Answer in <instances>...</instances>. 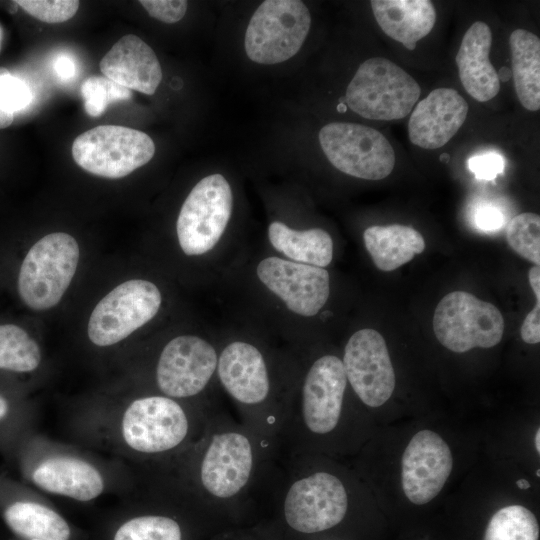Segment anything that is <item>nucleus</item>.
<instances>
[{
  "label": "nucleus",
  "instance_id": "40",
  "mask_svg": "<svg viewBox=\"0 0 540 540\" xmlns=\"http://www.w3.org/2000/svg\"><path fill=\"white\" fill-rule=\"evenodd\" d=\"M528 280L536 299H540V267L534 265L528 272Z\"/></svg>",
  "mask_w": 540,
  "mask_h": 540
},
{
  "label": "nucleus",
  "instance_id": "19",
  "mask_svg": "<svg viewBox=\"0 0 540 540\" xmlns=\"http://www.w3.org/2000/svg\"><path fill=\"white\" fill-rule=\"evenodd\" d=\"M453 468L449 445L436 432L420 430L401 458V484L406 498L416 505L432 501L446 484Z\"/></svg>",
  "mask_w": 540,
  "mask_h": 540
},
{
  "label": "nucleus",
  "instance_id": "41",
  "mask_svg": "<svg viewBox=\"0 0 540 540\" xmlns=\"http://www.w3.org/2000/svg\"><path fill=\"white\" fill-rule=\"evenodd\" d=\"M7 69L4 67H0V76L6 71ZM14 120V114L5 112L0 108V129H4L12 124Z\"/></svg>",
  "mask_w": 540,
  "mask_h": 540
},
{
  "label": "nucleus",
  "instance_id": "23",
  "mask_svg": "<svg viewBox=\"0 0 540 540\" xmlns=\"http://www.w3.org/2000/svg\"><path fill=\"white\" fill-rule=\"evenodd\" d=\"M491 43L489 26L476 21L464 34L455 57L464 89L480 102L491 100L500 89L498 73L489 60Z\"/></svg>",
  "mask_w": 540,
  "mask_h": 540
},
{
  "label": "nucleus",
  "instance_id": "4",
  "mask_svg": "<svg viewBox=\"0 0 540 540\" xmlns=\"http://www.w3.org/2000/svg\"><path fill=\"white\" fill-rule=\"evenodd\" d=\"M347 378L342 360L323 355L309 367L298 402L289 403L279 436L284 455H313L341 424Z\"/></svg>",
  "mask_w": 540,
  "mask_h": 540
},
{
  "label": "nucleus",
  "instance_id": "1",
  "mask_svg": "<svg viewBox=\"0 0 540 540\" xmlns=\"http://www.w3.org/2000/svg\"><path fill=\"white\" fill-rule=\"evenodd\" d=\"M210 412L203 405L147 392L92 398L66 413L65 424L74 444L147 472L188 450L202 435Z\"/></svg>",
  "mask_w": 540,
  "mask_h": 540
},
{
  "label": "nucleus",
  "instance_id": "46",
  "mask_svg": "<svg viewBox=\"0 0 540 540\" xmlns=\"http://www.w3.org/2000/svg\"><path fill=\"white\" fill-rule=\"evenodd\" d=\"M18 540H24V539H19V538H18ZM28 540H38V539H28Z\"/></svg>",
  "mask_w": 540,
  "mask_h": 540
},
{
  "label": "nucleus",
  "instance_id": "12",
  "mask_svg": "<svg viewBox=\"0 0 540 540\" xmlns=\"http://www.w3.org/2000/svg\"><path fill=\"white\" fill-rule=\"evenodd\" d=\"M433 331L445 348L464 353L473 348H491L503 337L504 319L492 303L466 291H453L438 303Z\"/></svg>",
  "mask_w": 540,
  "mask_h": 540
},
{
  "label": "nucleus",
  "instance_id": "38",
  "mask_svg": "<svg viewBox=\"0 0 540 540\" xmlns=\"http://www.w3.org/2000/svg\"><path fill=\"white\" fill-rule=\"evenodd\" d=\"M520 335L522 340L528 344L540 342V299H536L533 309L526 315Z\"/></svg>",
  "mask_w": 540,
  "mask_h": 540
},
{
  "label": "nucleus",
  "instance_id": "35",
  "mask_svg": "<svg viewBox=\"0 0 540 540\" xmlns=\"http://www.w3.org/2000/svg\"><path fill=\"white\" fill-rule=\"evenodd\" d=\"M472 225L485 233L501 230L507 224L504 206L492 200H478L471 206Z\"/></svg>",
  "mask_w": 540,
  "mask_h": 540
},
{
  "label": "nucleus",
  "instance_id": "26",
  "mask_svg": "<svg viewBox=\"0 0 540 540\" xmlns=\"http://www.w3.org/2000/svg\"><path fill=\"white\" fill-rule=\"evenodd\" d=\"M511 65L517 97L524 108H540V39L525 30H514L509 38Z\"/></svg>",
  "mask_w": 540,
  "mask_h": 540
},
{
  "label": "nucleus",
  "instance_id": "33",
  "mask_svg": "<svg viewBox=\"0 0 540 540\" xmlns=\"http://www.w3.org/2000/svg\"><path fill=\"white\" fill-rule=\"evenodd\" d=\"M34 18L46 23H61L71 19L79 8L75 0H17L14 1Z\"/></svg>",
  "mask_w": 540,
  "mask_h": 540
},
{
  "label": "nucleus",
  "instance_id": "2",
  "mask_svg": "<svg viewBox=\"0 0 540 540\" xmlns=\"http://www.w3.org/2000/svg\"><path fill=\"white\" fill-rule=\"evenodd\" d=\"M281 451L277 440L211 410L202 435L188 450L144 473L160 477L199 509L232 506L274 487Z\"/></svg>",
  "mask_w": 540,
  "mask_h": 540
},
{
  "label": "nucleus",
  "instance_id": "18",
  "mask_svg": "<svg viewBox=\"0 0 540 540\" xmlns=\"http://www.w3.org/2000/svg\"><path fill=\"white\" fill-rule=\"evenodd\" d=\"M347 382L368 407L385 404L395 389V372L383 336L373 329H361L348 340L343 354Z\"/></svg>",
  "mask_w": 540,
  "mask_h": 540
},
{
  "label": "nucleus",
  "instance_id": "25",
  "mask_svg": "<svg viewBox=\"0 0 540 540\" xmlns=\"http://www.w3.org/2000/svg\"><path fill=\"white\" fill-rule=\"evenodd\" d=\"M363 240L373 263L384 272L408 263L425 249L420 232L401 224L370 226L365 229Z\"/></svg>",
  "mask_w": 540,
  "mask_h": 540
},
{
  "label": "nucleus",
  "instance_id": "16",
  "mask_svg": "<svg viewBox=\"0 0 540 540\" xmlns=\"http://www.w3.org/2000/svg\"><path fill=\"white\" fill-rule=\"evenodd\" d=\"M232 212V191L221 174L201 179L186 197L176 224L186 255H202L218 243Z\"/></svg>",
  "mask_w": 540,
  "mask_h": 540
},
{
  "label": "nucleus",
  "instance_id": "8",
  "mask_svg": "<svg viewBox=\"0 0 540 540\" xmlns=\"http://www.w3.org/2000/svg\"><path fill=\"white\" fill-rule=\"evenodd\" d=\"M79 245L64 232L50 233L27 252L20 267L17 288L31 309L47 310L59 303L79 262Z\"/></svg>",
  "mask_w": 540,
  "mask_h": 540
},
{
  "label": "nucleus",
  "instance_id": "10",
  "mask_svg": "<svg viewBox=\"0 0 540 540\" xmlns=\"http://www.w3.org/2000/svg\"><path fill=\"white\" fill-rule=\"evenodd\" d=\"M311 26L308 8L298 0H266L253 13L245 33L248 58L273 65L293 57Z\"/></svg>",
  "mask_w": 540,
  "mask_h": 540
},
{
  "label": "nucleus",
  "instance_id": "43",
  "mask_svg": "<svg viewBox=\"0 0 540 540\" xmlns=\"http://www.w3.org/2000/svg\"><path fill=\"white\" fill-rule=\"evenodd\" d=\"M535 448L540 453V429L538 428L534 438Z\"/></svg>",
  "mask_w": 540,
  "mask_h": 540
},
{
  "label": "nucleus",
  "instance_id": "37",
  "mask_svg": "<svg viewBox=\"0 0 540 540\" xmlns=\"http://www.w3.org/2000/svg\"><path fill=\"white\" fill-rule=\"evenodd\" d=\"M140 4L151 17L168 24L181 20L188 7L185 0H141Z\"/></svg>",
  "mask_w": 540,
  "mask_h": 540
},
{
  "label": "nucleus",
  "instance_id": "30",
  "mask_svg": "<svg viewBox=\"0 0 540 540\" xmlns=\"http://www.w3.org/2000/svg\"><path fill=\"white\" fill-rule=\"evenodd\" d=\"M539 525L535 515L522 505H508L493 514L484 540H538Z\"/></svg>",
  "mask_w": 540,
  "mask_h": 540
},
{
  "label": "nucleus",
  "instance_id": "7",
  "mask_svg": "<svg viewBox=\"0 0 540 540\" xmlns=\"http://www.w3.org/2000/svg\"><path fill=\"white\" fill-rule=\"evenodd\" d=\"M216 374L236 403L240 422L279 442L286 412L274 400L270 372L262 352L248 342H231L218 355Z\"/></svg>",
  "mask_w": 540,
  "mask_h": 540
},
{
  "label": "nucleus",
  "instance_id": "20",
  "mask_svg": "<svg viewBox=\"0 0 540 540\" xmlns=\"http://www.w3.org/2000/svg\"><path fill=\"white\" fill-rule=\"evenodd\" d=\"M257 276L290 311L302 316L316 315L329 297V273L321 267L268 257L258 264Z\"/></svg>",
  "mask_w": 540,
  "mask_h": 540
},
{
  "label": "nucleus",
  "instance_id": "6",
  "mask_svg": "<svg viewBox=\"0 0 540 540\" xmlns=\"http://www.w3.org/2000/svg\"><path fill=\"white\" fill-rule=\"evenodd\" d=\"M192 508L198 507L163 479L140 474L135 491L105 522L100 540H187L184 513Z\"/></svg>",
  "mask_w": 540,
  "mask_h": 540
},
{
  "label": "nucleus",
  "instance_id": "27",
  "mask_svg": "<svg viewBox=\"0 0 540 540\" xmlns=\"http://www.w3.org/2000/svg\"><path fill=\"white\" fill-rule=\"evenodd\" d=\"M268 237L272 246L294 262L324 268L333 258V241L320 228L298 231L275 221L269 225Z\"/></svg>",
  "mask_w": 540,
  "mask_h": 540
},
{
  "label": "nucleus",
  "instance_id": "21",
  "mask_svg": "<svg viewBox=\"0 0 540 540\" xmlns=\"http://www.w3.org/2000/svg\"><path fill=\"white\" fill-rule=\"evenodd\" d=\"M468 103L454 89L437 88L419 101L408 122L410 141L424 149L444 146L463 125Z\"/></svg>",
  "mask_w": 540,
  "mask_h": 540
},
{
  "label": "nucleus",
  "instance_id": "36",
  "mask_svg": "<svg viewBox=\"0 0 540 540\" xmlns=\"http://www.w3.org/2000/svg\"><path fill=\"white\" fill-rule=\"evenodd\" d=\"M468 168L476 179L491 181L502 174L505 168L504 157L496 151H487L468 159Z\"/></svg>",
  "mask_w": 540,
  "mask_h": 540
},
{
  "label": "nucleus",
  "instance_id": "31",
  "mask_svg": "<svg viewBox=\"0 0 540 540\" xmlns=\"http://www.w3.org/2000/svg\"><path fill=\"white\" fill-rule=\"evenodd\" d=\"M506 239L509 246L521 257L535 265L540 264V217L524 212L506 224Z\"/></svg>",
  "mask_w": 540,
  "mask_h": 540
},
{
  "label": "nucleus",
  "instance_id": "14",
  "mask_svg": "<svg viewBox=\"0 0 540 540\" xmlns=\"http://www.w3.org/2000/svg\"><path fill=\"white\" fill-rule=\"evenodd\" d=\"M161 301L158 287L150 281L131 279L119 284L93 309L87 327L90 342L99 348L118 344L149 322Z\"/></svg>",
  "mask_w": 540,
  "mask_h": 540
},
{
  "label": "nucleus",
  "instance_id": "45",
  "mask_svg": "<svg viewBox=\"0 0 540 540\" xmlns=\"http://www.w3.org/2000/svg\"><path fill=\"white\" fill-rule=\"evenodd\" d=\"M540 470L538 469L537 472H536V475L539 477L540 476Z\"/></svg>",
  "mask_w": 540,
  "mask_h": 540
},
{
  "label": "nucleus",
  "instance_id": "22",
  "mask_svg": "<svg viewBox=\"0 0 540 540\" xmlns=\"http://www.w3.org/2000/svg\"><path fill=\"white\" fill-rule=\"evenodd\" d=\"M103 75L129 90L153 95L162 69L153 49L134 34L121 37L99 64Z\"/></svg>",
  "mask_w": 540,
  "mask_h": 540
},
{
  "label": "nucleus",
  "instance_id": "24",
  "mask_svg": "<svg viewBox=\"0 0 540 540\" xmlns=\"http://www.w3.org/2000/svg\"><path fill=\"white\" fill-rule=\"evenodd\" d=\"M370 4L382 31L408 50L416 48L436 21V11L429 0H372Z\"/></svg>",
  "mask_w": 540,
  "mask_h": 540
},
{
  "label": "nucleus",
  "instance_id": "32",
  "mask_svg": "<svg viewBox=\"0 0 540 540\" xmlns=\"http://www.w3.org/2000/svg\"><path fill=\"white\" fill-rule=\"evenodd\" d=\"M85 112L92 117L102 115L108 105L129 100L131 90L103 76H90L81 86Z\"/></svg>",
  "mask_w": 540,
  "mask_h": 540
},
{
  "label": "nucleus",
  "instance_id": "29",
  "mask_svg": "<svg viewBox=\"0 0 540 540\" xmlns=\"http://www.w3.org/2000/svg\"><path fill=\"white\" fill-rule=\"evenodd\" d=\"M43 354L37 341L14 324L0 325V372L15 375L36 373Z\"/></svg>",
  "mask_w": 540,
  "mask_h": 540
},
{
  "label": "nucleus",
  "instance_id": "39",
  "mask_svg": "<svg viewBox=\"0 0 540 540\" xmlns=\"http://www.w3.org/2000/svg\"><path fill=\"white\" fill-rule=\"evenodd\" d=\"M53 65L57 76L61 80L67 81L74 77L76 72L75 64L69 57L61 55L55 59Z\"/></svg>",
  "mask_w": 540,
  "mask_h": 540
},
{
  "label": "nucleus",
  "instance_id": "5",
  "mask_svg": "<svg viewBox=\"0 0 540 540\" xmlns=\"http://www.w3.org/2000/svg\"><path fill=\"white\" fill-rule=\"evenodd\" d=\"M286 525L311 535L339 525L350 506L348 487L336 473L314 468L308 455H287L273 487Z\"/></svg>",
  "mask_w": 540,
  "mask_h": 540
},
{
  "label": "nucleus",
  "instance_id": "34",
  "mask_svg": "<svg viewBox=\"0 0 540 540\" xmlns=\"http://www.w3.org/2000/svg\"><path fill=\"white\" fill-rule=\"evenodd\" d=\"M32 93L27 83L6 70L0 76V108L14 114L28 106Z\"/></svg>",
  "mask_w": 540,
  "mask_h": 540
},
{
  "label": "nucleus",
  "instance_id": "13",
  "mask_svg": "<svg viewBox=\"0 0 540 540\" xmlns=\"http://www.w3.org/2000/svg\"><path fill=\"white\" fill-rule=\"evenodd\" d=\"M218 353L205 339L180 335L160 351L154 366L155 393L198 405L217 370Z\"/></svg>",
  "mask_w": 540,
  "mask_h": 540
},
{
  "label": "nucleus",
  "instance_id": "17",
  "mask_svg": "<svg viewBox=\"0 0 540 540\" xmlns=\"http://www.w3.org/2000/svg\"><path fill=\"white\" fill-rule=\"evenodd\" d=\"M0 516L19 539L83 540L85 533L24 482L0 473Z\"/></svg>",
  "mask_w": 540,
  "mask_h": 540
},
{
  "label": "nucleus",
  "instance_id": "28",
  "mask_svg": "<svg viewBox=\"0 0 540 540\" xmlns=\"http://www.w3.org/2000/svg\"><path fill=\"white\" fill-rule=\"evenodd\" d=\"M37 416L27 400L0 391V455L7 463L13 464L21 443L36 431Z\"/></svg>",
  "mask_w": 540,
  "mask_h": 540
},
{
  "label": "nucleus",
  "instance_id": "42",
  "mask_svg": "<svg viewBox=\"0 0 540 540\" xmlns=\"http://www.w3.org/2000/svg\"><path fill=\"white\" fill-rule=\"evenodd\" d=\"M518 488L526 490L530 487V483L526 479H519L516 482Z\"/></svg>",
  "mask_w": 540,
  "mask_h": 540
},
{
  "label": "nucleus",
  "instance_id": "15",
  "mask_svg": "<svg viewBox=\"0 0 540 540\" xmlns=\"http://www.w3.org/2000/svg\"><path fill=\"white\" fill-rule=\"evenodd\" d=\"M318 137L329 162L347 175L381 180L394 168V149L387 138L374 128L333 122L323 126Z\"/></svg>",
  "mask_w": 540,
  "mask_h": 540
},
{
  "label": "nucleus",
  "instance_id": "11",
  "mask_svg": "<svg viewBox=\"0 0 540 540\" xmlns=\"http://www.w3.org/2000/svg\"><path fill=\"white\" fill-rule=\"evenodd\" d=\"M155 144L146 133L120 125H100L77 136L74 161L87 172L104 178H122L147 164Z\"/></svg>",
  "mask_w": 540,
  "mask_h": 540
},
{
  "label": "nucleus",
  "instance_id": "3",
  "mask_svg": "<svg viewBox=\"0 0 540 540\" xmlns=\"http://www.w3.org/2000/svg\"><path fill=\"white\" fill-rule=\"evenodd\" d=\"M13 465L23 482L39 492L81 503L111 494L126 497L140 482L138 471L119 459L37 431L21 443Z\"/></svg>",
  "mask_w": 540,
  "mask_h": 540
},
{
  "label": "nucleus",
  "instance_id": "44",
  "mask_svg": "<svg viewBox=\"0 0 540 540\" xmlns=\"http://www.w3.org/2000/svg\"><path fill=\"white\" fill-rule=\"evenodd\" d=\"M2 39H3V30L0 26V49H1Z\"/></svg>",
  "mask_w": 540,
  "mask_h": 540
},
{
  "label": "nucleus",
  "instance_id": "9",
  "mask_svg": "<svg viewBox=\"0 0 540 540\" xmlns=\"http://www.w3.org/2000/svg\"><path fill=\"white\" fill-rule=\"evenodd\" d=\"M421 89L416 80L389 59L365 60L348 84L345 100L358 115L372 120H397L414 108Z\"/></svg>",
  "mask_w": 540,
  "mask_h": 540
}]
</instances>
